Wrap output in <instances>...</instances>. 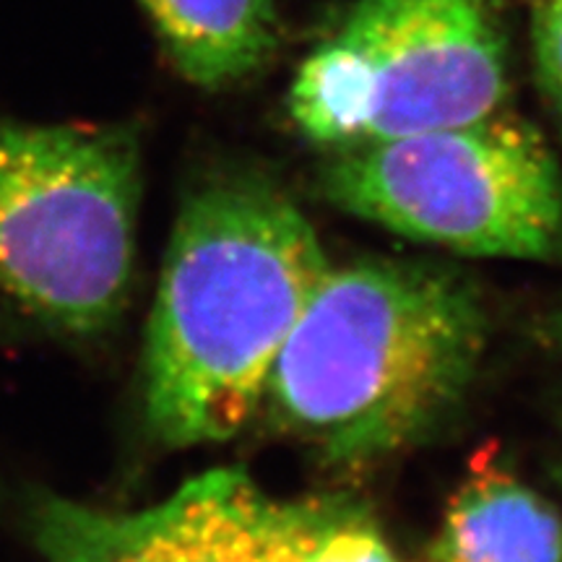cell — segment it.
I'll list each match as a JSON object with an SVG mask.
<instances>
[{
  "instance_id": "9c48e42d",
  "label": "cell",
  "mask_w": 562,
  "mask_h": 562,
  "mask_svg": "<svg viewBox=\"0 0 562 562\" xmlns=\"http://www.w3.org/2000/svg\"><path fill=\"white\" fill-rule=\"evenodd\" d=\"M305 562H404L362 505L344 497Z\"/></svg>"
},
{
  "instance_id": "ba28073f",
  "label": "cell",
  "mask_w": 562,
  "mask_h": 562,
  "mask_svg": "<svg viewBox=\"0 0 562 562\" xmlns=\"http://www.w3.org/2000/svg\"><path fill=\"white\" fill-rule=\"evenodd\" d=\"M172 68L199 89L261 74L281 47L273 0H138Z\"/></svg>"
},
{
  "instance_id": "30bf717a",
  "label": "cell",
  "mask_w": 562,
  "mask_h": 562,
  "mask_svg": "<svg viewBox=\"0 0 562 562\" xmlns=\"http://www.w3.org/2000/svg\"><path fill=\"white\" fill-rule=\"evenodd\" d=\"M533 74L562 138V0H533Z\"/></svg>"
},
{
  "instance_id": "8fae6325",
  "label": "cell",
  "mask_w": 562,
  "mask_h": 562,
  "mask_svg": "<svg viewBox=\"0 0 562 562\" xmlns=\"http://www.w3.org/2000/svg\"><path fill=\"white\" fill-rule=\"evenodd\" d=\"M542 339L547 341V347L562 351V297L542 323Z\"/></svg>"
},
{
  "instance_id": "277c9868",
  "label": "cell",
  "mask_w": 562,
  "mask_h": 562,
  "mask_svg": "<svg viewBox=\"0 0 562 562\" xmlns=\"http://www.w3.org/2000/svg\"><path fill=\"white\" fill-rule=\"evenodd\" d=\"M318 191L378 227L474 258L562 266V175L508 108L480 121L328 151Z\"/></svg>"
},
{
  "instance_id": "7c38bea8",
  "label": "cell",
  "mask_w": 562,
  "mask_h": 562,
  "mask_svg": "<svg viewBox=\"0 0 562 562\" xmlns=\"http://www.w3.org/2000/svg\"><path fill=\"white\" fill-rule=\"evenodd\" d=\"M558 476H560V482H562V451H560V461H558Z\"/></svg>"
},
{
  "instance_id": "7a4b0ae2",
  "label": "cell",
  "mask_w": 562,
  "mask_h": 562,
  "mask_svg": "<svg viewBox=\"0 0 562 562\" xmlns=\"http://www.w3.org/2000/svg\"><path fill=\"white\" fill-rule=\"evenodd\" d=\"M487 336L480 286L451 266L331 263L273 362L261 414L326 467H375L456 417Z\"/></svg>"
},
{
  "instance_id": "5b68a950",
  "label": "cell",
  "mask_w": 562,
  "mask_h": 562,
  "mask_svg": "<svg viewBox=\"0 0 562 562\" xmlns=\"http://www.w3.org/2000/svg\"><path fill=\"white\" fill-rule=\"evenodd\" d=\"M508 91L487 0H360L300 63L286 112L313 146L344 151L480 121Z\"/></svg>"
},
{
  "instance_id": "8992f818",
  "label": "cell",
  "mask_w": 562,
  "mask_h": 562,
  "mask_svg": "<svg viewBox=\"0 0 562 562\" xmlns=\"http://www.w3.org/2000/svg\"><path fill=\"white\" fill-rule=\"evenodd\" d=\"M341 503L269 495L250 472L222 467L144 510L42 495L30 526L47 562H305Z\"/></svg>"
},
{
  "instance_id": "52a82bcc",
  "label": "cell",
  "mask_w": 562,
  "mask_h": 562,
  "mask_svg": "<svg viewBox=\"0 0 562 562\" xmlns=\"http://www.w3.org/2000/svg\"><path fill=\"white\" fill-rule=\"evenodd\" d=\"M430 562H562V516L503 467L476 461L453 492Z\"/></svg>"
},
{
  "instance_id": "3957f363",
  "label": "cell",
  "mask_w": 562,
  "mask_h": 562,
  "mask_svg": "<svg viewBox=\"0 0 562 562\" xmlns=\"http://www.w3.org/2000/svg\"><path fill=\"white\" fill-rule=\"evenodd\" d=\"M140 140L131 125L0 121V297L97 336L131 294Z\"/></svg>"
},
{
  "instance_id": "6da1fadb",
  "label": "cell",
  "mask_w": 562,
  "mask_h": 562,
  "mask_svg": "<svg viewBox=\"0 0 562 562\" xmlns=\"http://www.w3.org/2000/svg\"><path fill=\"white\" fill-rule=\"evenodd\" d=\"M328 266L300 203L261 172L214 175L186 195L144 341V414L161 446L227 442L261 414Z\"/></svg>"
}]
</instances>
